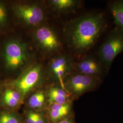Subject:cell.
I'll return each instance as SVG.
<instances>
[{
	"instance_id": "d6986e66",
	"label": "cell",
	"mask_w": 123,
	"mask_h": 123,
	"mask_svg": "<svg viewBox=\"0 0 123 123\" xmlns=\"http://www.w3.org/2000/svg\"><path fill=\"white\" fill-rule=\"evenodd\" d=\"M57 123H76L75 113Z\"/></svg>"
},
{
	"instance_id": "52a82bcc",
	"label": "cell",
	"mask_w": 123,
	"mask_h": 123,
	"mask_svg": "<svg viewBox=\"0 0 123 123\" xmlns=\"http://www.w3.org/2000/svg\"><path fill=\"white\" fill-rule=\"evenodd\" d=\"M14 10L18 17L28 25L36 26L44 18L43 10L36 5H17Z\"/></svg>"
},
{
	"instance_id": "277c9868",
	"label": "cell",
	"mask_w": 123,
	"mask_h": 123,
	"mask_svg": "<svg viewBox=\"0 0 123 123\" xmlns=\"http://www.w3.org/2000/svg\"><path fill=\"white\" fill-rule=\"evenodd\" d=\"M123 52V30L116 27L110 31L98 52V58L108 70L114 58Z\"/></svg>"
},
{
	"instance_id": "7a4b0ae2",
	"label": "cell",
	"mask_w": 123,
	"mask_h": 123,
	"mask_svg": "<svg viewBox=\"0 0 123 123\" xmlns=\"http://www.w3.org/2000/svg\"><path fill=\"white\" fill-rule=\"evenodd\" d=\"M44 82L42 67L38 64L29 67L16 79L6 85L17 89L21 93L23 102L31 92L41 88Z\"/></svg>"
},
{
	"instance_id": "8fae6325",
	"label": "cell",
	"mask_w": 123,
	"mask_h": 123,
	"mask_svg": "<svg viewBox=\"0 0 123 123\" xmlns=\"http://www.w3.org/2000/svg\"><path fill=\"white\" fill-rule=\"evenodd\" d=\"M50 123H57L74 114L73 102L63 104H52L48 105L45 111Z\"/></svg>"
},
{
	"instance_id": "2e32d148",
	"label": "cell",
	"mask_w": 123,
	"mask_h": 123,
	"mask_svg": "<svg viewBox=\"0 0 123 123\" xmlns=\"http://www.w3.org/2000/svg\"><path fill=\"white\" fill-rule=\"evenodd\" d=\"M110 9L117 27L123 30V0L113 2L110 5Z\"/></svg>"
},
{
	"instance_id": "5bb4252c",
	"label": "cell",
	"mask_w": 123,
	"mask_h": 123,
	"mask_svg": "<svg viewBox=\"0 0 123 123\" xmlns=\"http://www.w3.org/2000/svg\"><path fill=\"white\" fill-rule=\"evenodd\" d=\"M22 114L24 123H50L44 111H35L24 107Z\"/></svg>"
},
{
	"instance_id": "6da1fadb",
	"label": "cell",
	"mask_w": 123,
	"mask_h": 123,
	"mask_svg": "<svg viewBox=\"0 0 123 123\" xmlns=\"http://www.w3.org/2000/svg\"><path fill=\"white\" fill-rule=\"evenodd\" d=\"M106 28L105 17L102 13L88 14L75 19L68 30L71 48L79 54L88 51L96 43Z\"/></svg>"
},
{
	"instance_id": "ac0fdd59",
	"label": "cell",
	"mask_w": 123,
	"mask_h": 123,
	"mask_svg": "<svg viewBox=\"0 0 123 123\" xmlns=\"http://www.w3.org/2000/svg\"><path fill=\"white\" fill-rule=\"evenodd\" d=\"M7 17L6 10L4 5L0 2V24L6 22Z\"/></svg>"
},
{
	"instance_id": "9c48e42d",
	"label": "cell",
	"mask_w": 123,
	"mask_h": 123,
	"mask_svg": "<svg viewBox=\"0 0 123 123\" xmlns=\"http://www.w3.org/2000/svg\"><path fill=\"white\" fill-rule=\"evenodd\" d=\"M35 37L40 47L46 51H55L61 46V43L55 32L48 26L38 28L36 31Z\"/></svg>"
},
{
	"instance_id": "8992f818",
	"label": "cell",
	"mask_w": 123,
	"mask_h": 123,
	"mask_svg": "<svg viewBox=\"0 0 123 123\" xmlns=\"http://www.w3.org/2000/svg\"><path fill=\"white\" fill-rule=\"evenodd\" d=\"M76 72L101 79L105 76L106 68L98 58L92 55H88L74 65Z\"/></svg>"
},
{
	"instance_id": "e0dca14e",
	"label": "cell",
	"mask_w": 123,
	"mask_h": 123,
	"mask_svg": "<svg viewBox=\"0 0 123 123\" xmlns=\"http://www.w3.org/2000/svg\"><path fill=\"white\" fill-rule=\"evenodd\" d=\"M51 3L56 9L60 11H66L76 7L78 1L74 0H52Z\"/></svg>"
},
{
	"instance_id": "5b68a950",
	"label": "cell",
	"mask_w": 123,
	"mask_h": 123,
	"mask_svg": "<svg viewBox=\"0 0 123 123\" xmlns=\"http://www.w3.org/2000/svg\"><path fill=\"white\" fill-rule=\"evenodd\" d=\"M4 58L6 67L11 70L21 68L26 62L28 53L24 43L17 40H12L5 44Z\"/></svg>"
},
{
	"instance_id": "30bf717a",
	"label": "cell",
	"mask_w": 123,
	"mask_h": 123,
	"mask_svg": "<svg viewBox=\"0 0 123 123\" xmlns=\"http://www.w3.org/2000/svg\"><path fill=\"white\" fill-rule=\"evenodd\" d=\"M23 104V100L19 92L14 88L6 85L2 91L0 98V108L18 111Z\"/></svg>"
},
{
	"instance_id": "3957f363",
	"label": "cell",
	"mask_w": 123,
	"mask_h": 123,
	"mask_svg": "<svg viewBox=\"0 0 123 123\" xmlns=\"http://www.w3.org/2000/svg\"><path fill=\"white\" fill-rule=\"evenodd\" d=\"M102 80L77 72L68 75L63 80V87L69 94L72 101L78 99L86 92L97 89Z\"/></svg>"
},
{
	"instance_id": "4fadbf2b",
	"label": "cell",
	"mask_w": 123,
	"mask_h": 123,
	"mask_svg": "<svg viewBox=\"0 0 123 123\" xmlns=\"http://www.w3.org/2000/svg\"><path fill=\"white\" fill-rule=\"evenodd\" d=\"M45 90L49 105L52 104H63L72 101L69 94L59 84H51L46 88Z\"/></svg>"
},
{
	"instance_id": "9a60e30c",
	"label": "cell",
	"mask_w": 123,
	"mask_h": 123,
	"mask_svg": "<svg viewBox=\"0 0 123 123\" xmlns=\"http://www.w3.org/2000/svg\"><path fill=\"white\" fill-rule=\"evenodd\" d=\"M0 123H24L22 113L4 109L0 110Z\"/></svg>"
},
{
	"instance_id": "ffe728a7",
	"label": "cell",
	"mask_w": 123,
	"mask_h": 123,
	"mask_svg": "<svg viewBox=\"0 0 123 123\" xmlns=\"http://www.w3.org/2000/svg\"><path fill=\"white\" fill-rule=\"evenodd\" d=\"M2 91V88H1V86L0 84V96H1V94Z\"/></svg>"
},
{
	"instance_id": "ba28073f",
	"label": "cell",
	"mask_w": 123,
	"mask_h": 123,
	"mask_svg": "<svg viewBox=\"0 0 123 123\" xmlns=\"http://www.w3.org/2000/svg\"><path fill=\"white\" fill-rule=\"evenodd\" d=\"M74 65L70 58L61 56L53 59L50 65V70L53 79L63 87V80L68 75L73 72Z\"/></svg>"
},
{
	"instance_id": "7c38bea8",
	"label": "cell",
	"mask_w": 123,
	"mask_h": 123,
	"mask_svg": "<svg viewBox=\"0 0 123 123\" xmlns=\"http://www.w3.org/2000/svg\"><path fill=\"white\" fill-rule=\"evenodd\" d=\"M25 107L32 110L45 111L49 105L48 98L45 89L39 88L26 97L24 102Z\"/></svg>"
}]
</instances>
